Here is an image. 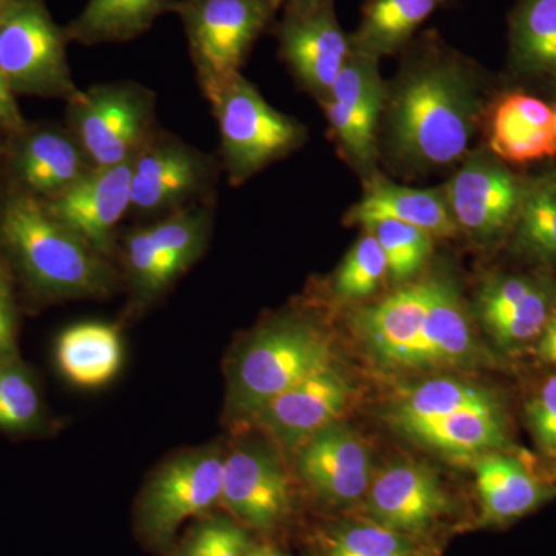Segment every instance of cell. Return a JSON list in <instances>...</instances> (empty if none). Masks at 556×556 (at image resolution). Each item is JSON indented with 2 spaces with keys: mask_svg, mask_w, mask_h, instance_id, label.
Instances as JSON below:
<instances>
[{
  "mask_svg": "<svg viewBox=\"0 0 556 556\" xmlns=\"http://www.w3.org/2000/svg\"><path fill=\"white\" fill-rule=\"evenodd\" d=\"M415 552L413 541L378 522L345 527L332 536L329 556H404Z\"/></svg>",
  "mask_w": 556,
  "mask_h": 556,
  "instance_id": "8d00e7d4",
  "label": "cell"
},
{
  "mask_svg": "<svg viewBox=\"0 0 556 556\" xmlns=\"http://www.w3.org/2000/svg\"><path fill=\"white\" fill-rule=\"evenodd\" d=\"M433 278L430 309L412 369L466 367L477 361L478 345L455 285Z\"/></svg>",
  "mask_w": 556,
  "mask_h": 556,
  "instance_id": "603a6c76",
  "label": "cell"
},
{
  "mask_svg": "<svg viewBox=\"0 0 556 556\" xmlns=\"http://www.w3.org/2000/svg\"><path fill=\"white\" fill-rule=\"evenodd\" d=\"M404 556H420V555L416 554V552H412V554H407V555H404Z\"/></svg>",
  "mask_w": 556,
  "mask_h": 556,
  "instance_id": "ee69618b",
  "label": "cell"
},
{
  "mask_svg": "<svg viewBox=\"0 0 556 556\" xmlns=\"http://www.w3.org/2000/svg\"><path fill=\"white\" fill-rule=\"evenodd\" d=\"M348 399L350 387L331 365L278 394L249 420L285 447H302L318 431L334 424Z\"/></svg>",
  "mask_w": 556,
  "mask_h": 556,
  "instance_id": "9a60e30c",
  "label": "cell"
},
{
  "mask_svg": "<svg viewBox=\"0 0 556 556\" xmlns=\"http://www.w3.org/2000/svg\"><path fill=\"white\" fill-rule=\"evenodd\" d=\"M283 0H177L190 56L204 94L240 73L249 50Z\"/></svg>",
  "mask_w": 556,
  "mask_h": 556,
  "instance_id": "8992f818",
  "label": "cell"
},
{
  "mask_svg": "<svg viewBox=\"0 0 556 556\" xmlns=\"http://www.w3.org/2000/svg\"><path fill=\"white\" fill-rule=\"evenodd\" d=\"M378 240L387 258L388 274L394 281L409 280L420 273L433 249V237L405 223L376 222L365 226Z\"/></svg>",
  "mask_w": 556,
  "mask_h": 556,
  "instance_id": "1f68e13d",
  "label": "cell"
},
{
  "mask_svg": "<svg viewBox=\"0 0 556 556\" xmlns=\"http://www.w3.org/2000/svg\"><path fill=\"white\" fill-rule=\"evenodd\" d=\"M327 336L309 321L281 317L260 328L229 368L228 408L251 419L263 405L299 382L331 367Z\"/></svg>",
  "mask_w": 556,
  "mask_h": 556,
  "instance_id": "3957f363",
  "label": "cell"
},
{
  "mask_svg": "<svg viewBox=\"0 0 556 556\" xmlns=\"http://www.w3.org/2000/svg\"><path fill=\"white\" fill-rule=\"evenodd\" d=\"M0 236L28 281L47 298L101 299L116 287L109 258L51 217L31 193L7 201Z\"/></svg>",
  "mask_w": 556,
  "mask_h": 556,
  "instance_id": "7a4b0ae2",
  "label": "cell"
},
{
  "mask_svg": "<svg viewBox=\"0 0 556 556\" xmlns=\"http://www.w3.org/2000/svg\"><path fill=\"white\" fill-rule=\"evenodd\" d=\"M16 351V320L13 295L5 274L0 270V362L14 357Z\"/></svg>",
  "mask_w": 556,
  "mask_h": 556,
  "instance_id": "f35d334b",
  "label": "cell"
},
{
  "mask_svg": "<svg viewBox=\"0 0 556 556\" xmlns=\"http://www.w3.org/2000/svg\"><path fill=\"white\" fill-rule=\"evenodd\" d=\"M350 219L364 226L391 219L426 230L431 237H453L459 230L444 189L402 188L383 178L369 182Z\"/></svg>",
  "mask_w": 556,
  "mask_h": 556,
  "instance_id": "7402d4cb",
  "label": "cell"
},
{
  "mask_svg": "<svg viewBox=\"0 0 556 556\" xmlns=\"http://www.w3.org/2000/svg\"><path fill=\"white\" fill-rule=\"evenodd\" d=\"M478 79L470 62L438 40L417 47L388 102V141L413 169H434L466 155L477 130Z\"/></svg>",
  "mask_w": 556,
  "mask_h": 556,
  "instance_id": "6da1fadb",
  "label": "cell"
},
{
  "mask_svg": "<svg viewBox=\"0 0 556 556\" xmlns=\"http://www.w3.org/2000/svg\"><path fill=\"white\" fill-rule=\"evenodd\" d=\"M555 112V137H556V109L554 110Z\"/></svg>",
  "mask_w": 556,
  "mask_h": 556,
  "instance_id": "f6af8a7d",
  "label": "cell"
},
{
  "mask_svg": "<svg viewBox=\"0 0 556 556\" xmlns=\"http://www.w3.org/2000/svg\"><path fill=\"white\" fill-rule=\"evenodd\" d=\"M511 249L541 266H556V170L525 179Z\"/></svg>",
  "mask_w": 556,
  "mask_h": 556,
  "instance_id": "83f0119b",
  "label": "cell"
},
{
  "mask_svg": "<svg viewBox=\"0 0 556 556\" xmlns=\"http://www.w3.org/2000/svg\"><path fill=\"white\" fill-rule=\"evenodd\" d=\"M14 164L31 195L47 200L60 195L94 167L72 131L53 129L28 135Z\"/></svg>",
  "mask_w": 556,
  "mask_h": 556,
  "instance_id": "cb8c5ba5",
  "label": "cell"
},
{
  "mask_svg": "<svg viewBox=\"0 0 556 556\" xmlns=\"http://www.w3.org/2000/svg\"><path fill=\"white\" fill-rule=\"evenodd\" d=\"M131 161L93 167L60 195L42 201L51 217L105 258L115 249L121 219L130 212Z\"/></svg>",
  "mask_w": 556,
  "mask_h": 556,
  "instance_id": "8fae6325",
  "label": "cell"
},
{
  "mask_svg": "<svg viewBox=\"0 0 556 556\" xmlns=\"http://www.w3.org/2000/svg\"><path fill=\"white\" fill-rule=\"evenodd\" d=\"M283 9L309 10L316 9V7L325 5V3H331L332 0H283Z\"/></svg>",
  "mask_w": 556,
  "mask_h": 556,
  "instance_id": "b9f144b4",
  "label": "cell"
},
{
  "mask_svg": "<svg viewBox=\"0 0 556 556\" xmlns=\"http://www.w3.org/2000/svg\"><path fill=\"white\" fill-rule=\"evenodd\" d=\"M247 556H281L278 552L273 551V548L268 547H251V551L248 552Z\"/></svg>",
  "mask_w": 556,
  "mask_h": 556,
  "instance_id": "7bdbcfd3",
  "label": "cell"
},
{
  "mask_svg": "<svg viewBox=\"0 0 556 556\" xmlns=\"http://www.w3.org/2000/svg\"><path fill=\"white\" fill-rule=\"evenodd\" d=\"M501 399L489 388L457 379H431L420 383L394 402L390 422L407 419H430L467 412V409H501Z\"/></svg>",
  "mask_w": 556,
  "mask_h": 556,
  "instance_id": "f546056e",
  "label": "cell"
},
{
  "mask_svg": "<svg viewBox=\"0 0 556 556\" xmlns=\"http://www.w3.org/2000/svg\"><path fill=\"white\" fill-rule=\"evenodd\" d=\"M68 130L94 167L134 160L155 131V94L135 83L100 84L68 101Z\"/></svg>",
  "mask_w": 556,
  "mask_h": 556,
  "instance_id": "52a82bcc",
  "label": "cell"
},
{
  "mask_svg": "<svg viewBox=\"0 0 556 556\" xmlns=\"http://www.w3.org/2000/svg\"><path fill=\"white\" fill-rule=\"evenodd\" d=\"M219 131V153L230 185L239 186L299 148L306 131L299 121L270 108L241 73L204 94Z\"/></svg>",
  "mask_w": 556,
  "mask_h": 556,
  "instance_id": "277c9868",
  "label": "cell"
},
{
  "mask_svg": "<svg viewBox=\"0 0 556 556\" xmlns=\"http://www.w3.org/2000/svg\"><path fill=\"white\" fill-rule=\"evenodd\" d=\"M225 455L199 448L167 460L149 479L137 507L139 533L150 546L169 547L179 526L222 504Z\"/></svg>",
  "mask_w": 556,
  "mask_h": 556,
  "instance_id": "ba28073f",
  "label": "cell"
},
{
  "mask_svg": "<svg viewBox=\"0 0 556 556\" xmlns=\"http://www.w3.org/2000/svg\"><path fill=\"white\" fill-rule=\"evenodd\" d=\"M327 98L338 102L365 141L376 146V127L386 101L379 60L353 49Z\"/></svg>",
  "mask_w": 556,
  "mask_h": 556,
  "instance_id": "4dcf8cb0",
  "label": "cell"
},
{
  "mask_svg": "<svg viewBox=\"0 0 556 556\" xmlns=\"http://www.w3.org/2000/svg\"><path fill=\"white\" fill-rule=\"evenodd\" d=\"M222 506L255 530L280 525L291 508V492L277 456L251 444L226 455Z\"/></svg>",
  "mask_w": 556,
  "mask_h": 556,
  "instance_id": "5bb4252c",
  "label": "cell"
},
{
  "mask_svg": "<svg viewBox=\"0 0 556 556\" xmlns=\"http://www.w3.org/2000/svg\"><path fill=\"white\" fill-rule=\"evenodd\" d=\"M56 364L73 386L87 390L108 386L124 364L119 329L102 321L73 325L58 339Z\"/></svg>",
  "mask_w": 556,
  "mask_h": 556,
  "instance_id": "d4e9b609",
  "label": "cell"
},
{
  "mask_svg": "<svg viewBox=\"0 0 556 556\" xmlns=\"http://www.w3.org/2000/svg\"><path fill=\"white\" fill-rule=\"evenodd\" d=\"M211 156L175 135L155 130L131 161L130 212L166 215L208 201Z\"/></svg>",
  "mask_w": 556,
  "mask_h": 556,
  "instance_id": "9c48e42d",
  "label": "cell"
},
{
  "mask_svg": "<svg viewBox=\"0 0 556 556\" xmlns=\"http://www.w3.org/2000/svg\"><path fill=\"white\" fill-rule=\"evenodd\" d=\"M433 278L397 289L353 318L358 338L383 368L412 369L430 309Z\"/></svg>",
  "mask_w": 556,
  "mask_h": 556,
  "instance_id": "2e32d148",
  "label": "cell"
},
{
  "mask_svg": "<svg viewBox=\"0 0 556 556\" xmlns=\"http://www.w3.org/2000/svg\"><path fill=\"white\" fill-rule=\"evenodd\" d=\"M556 303V280L548 274H501L479 289L477 314L504 351L535 345Z\"/></svg>",
  "mask_w": 556,
  "mask_h": 556,
  "instance_id": "7c38bea8",
  "label": "cell"
},
{
  "mask_svg": "<svg viewBox=\"0 0 556 556\" xmlns=\"http://www.w3.org/2000/svg\"><path fill=\"white\" fill-rule=\"evenodd\" d=\"M67 40L42 0L0 3V70L14 93L73 100L80 89L70 70Z\"/></svg>",
  "mask_w": 556,
  "mask_h": 556,
  "instance_id": "5b68a950",
  "label": "cell"
},
{
  "mask_svg": "<svg viewBox=\"0 0 556 556\" xmlns=\"http://www.w3.org/2000/svg\"><path fill=\"white\" fill-rule=\"evenodd\" d=\"M388 274L387 258L369 230L351 248L336 273L334 292L342 300H362L378 291Z\"/></svg>",
  "mask_w": 556,
  "mask_h": 556,
  "instance_id": "e575fe53",
  "label": "cell"
},
{
  "mask_svg": "<svg viewBox=\"0 0 556 556\" xmlns=\"http://www.w3.org/2000/svg\"><path fill=\"white\" fill-rule=\"evenodd\" d=\"M489 148L507 163L552 159L556 155L554 109L525 91L504 94L490 112Z\"/></svg>",
  "mask_w": 556,
  "mask_h": 556,
  "instance_id": "ffe728a7",
  "label": "cell"
},
{
  "mask_svg": "<svg viewBox=\"0 0 556 556\" xmlns=\"http://www.w3.org/2000/svg\"><path fill=\"white\" fill-rule=\"evenodd\" d=\"M444 0H368L351 36L353 49L380 60L404 49Z\"/></svg>",
  "mask_w": 556,
  "mask_h": 556,
  "instance_id": "4316f807",
  "label": "cell"
},
{
  "mask_svg": "<svg viewBox=\"0 0 556 556\" xmlns=\"http://www.w3.org/2000/svg\"><path fill=\"white\" fill-rule=\"evenodd\" d=\"M441 482L426 466L397 463L380 471L367 492L372 521L394 532L419 533L447 510Z\"/></svg>",
  "mask_w": 556,
  "mask_h": 556,
  "instance_id": "e0dca14e",
  "label": "cell"
},
{
  "mask_svg": "<svg viewBox=\"0 0 556 556\" xmlns=\"http://www.w3.org/2000/svg\"><path fill=\"white\" fill-rule=\"evenodd\" d=\"M0 3H2V0H0Z\"/></svg>",
  "mask_w": 556,
  "mask_h": 556,
  "instance_id": "bcb514c9",
  "label": "cell"
},
{
  "mask_svg": "<svg viewBox=\"0 0 556 556\" xmlns=\"http://www.w3.org/2000/svg\"><path fill=\"white\" fill-rule=\"evenodd\" d=\"M533 346L541 364L556 368V303L547 318L546 327Z\"/></svg>",
  "mask_w": 556,
  "mask_h": 556,
  "instance_id": "60d3db41",
  "label": "cell"
},
{
  "mask_svg": "<svg viewBox=\"0 0 556 556\" xmlns=\"http://www.w3.org/2000/svg\"><path fill=\"white\" fill-rule=\"evenodd\" d=\"M525 179L495 155L477 153L463 164L444 188L457 229L479 243H495L514 229Z\"/></svg>",
  "mask_w": 556,
  "mask_h": 556,
  "instance_id": "30bf717a",
  "label": "cell"
},
{
  "mask_svg": "<svg viewBox=\"0 0 556 556\" xmlns=\"http://www.w3.org/2000/svg\"><path fill=\"white\" fill-rule=\"evenodd\" d=\"M515 67L529 75H556V0H521L510 21Z\"/></svg>",
  "mask_w": 556,
  "mask_h": 556,
  "instance_id": "f1b7e54d",
  "label": "cell"
},
{
  "mask_svg": "<svg viewBox=\"0 0 556 556\" xmlns=\"http://www.w3.org/2000/svg\"><path fill=\"white\" fill-rule=\"evenodd\" d=\"M475 477L482 519L489 525H508L554 500L556 486L533 473L507 450L475 457Z\"/></svg>",
  "mask_w": 556,
  "mask_h": 556,
  "instance_id": "d6986e66",
  "label": "cell"
},
{
  "mask_svg": "<svg viewBox=\"0 0 556 556\" xmlns=\"http://www.w3.org/2000/svg\"><path fill=\"white\" fill-rule=\"evenodd\" d=\"M24 129L25 121L22 118L16 100H14V91L11 90L9 80L0 70V130L22 134Z\"/></svg>",
  "mask_w": 556,
  "mask_h": 556,
  "instance_id": "ab89813d",
  "label": "cell"
},
{
  "mask_svg": "<svg viewBox=\"0 0 556 556\" xmlns=\"http://www.w3.org/2000/svg\"><path fill=\"white\" fill-rule=\"evenodd\" d=\"M299 470L318 495L331 503H353L367 495L371 484L367 447L356 434L336 422L300 447Z\"/></svg>",
  "mask_w": 556,
  "mask_h": 556,
  "instance_id": "ac0fdd59",
  "label": "cell"
},
{
  "mask_svg": "<svg viewBox=\"0 0 556 556\" xmlns=\"http://www.w3.org/2000/svg\"><path fill=\"white\" fill-rule=\"evenodd\" d=\"M163 258L148 226L131 229L124 237V268L137 302H153L170 288L164 277Z\"/></svg>",
  "mask_w": 556,
  "mask_h": 556,
  "instance_id": "836d02e7",
  "label": "cell"
},
{
  "mask_svg": "<svg viewBox=\"0 0 556 556\" xmlns=\"http://www.w3.org/2000/svg\"><path fill=\"white\" fill-rule=\"evenodd\" d=\"M526 420L538 448L556 457V372L547 376L527 402Z\"/></svg>",
  "mask_w": 556,
  "mask_h": 556,
  "instance_id": "74e56055",
  "label": "cell"
},
{
  "mask_svg": "<svg viewBox=\"0 0 556 556\" xmlns=\"http://www.w3.org/2000/svg\"><path fill=\"white\" fill-rule=\"evenodd\" d=\"M393 426L417 444L444 455L477 457L507 450L510 445L504 408L467 409L430 419L397 420Z\"/></svg>",
  "mask_w": 556,
  "mask_h": 556,
  "instance_id": "44dd1931",
  "label": "cell"
},
{
  "mask_svg": "<svg viewBox=\"0 0 556 556\" xmlns=\"http://www.w3.org/2000/svg\"><path fill=\"white\" fill-rule=\"evenodd\" d=\"M175 5L177 0H89L65 35L83 46L126 42L148 31Z\"/></svg>",
  "mask_w": 556,
  "mask_h": 556,
  "instance_id": "484cf974",
  "label": "cell"
},
{
  "mask_svg": "<svg viewBox=\"0 0 556 556\" xmlns=\"http://www.w3.org/2000/svg\"><path fill=\"white\" fill-rule=\"evenodd\" d=\"M277 36L281 58L295 78L325 100L353 53L351 36L340 27L332 2L309 10L285 9Z\"/></svg>",
  "mask_w": 556,
  "mask_h": 556,
  "instance_id": "4fadbf2b",
  "label": "cell"
},
{
  "mask_svg": "<svg viewBox=\"0 0 556 556\" xmlns=\"http://www.w3.org/2000/svg\"><path fill=\"white\" fill-rule=\"evenodd\" d=\"M251 547L243 527L229 518L208 517L190 530L172 556H247Z\"/></svg>",
  "mask_w": 556,
  "mask_h": 556,
  "instance_id": "d590c367",
  "label": "cell"
},
{
  "mask_svg": "<svg viewBox=\"0 0 556 556\" xmlns=\"http://www.w3.org/2000/svg\"><path fill=\"white\" fill-rule=\"evenodd\" d=\"M42 417L38 387L28 369L11 357L0 362V428L33 430Z\"/></svg>",
  "mask_w": 556,
  "mask_h": 556,
  "instance_id": "d6a6232c",
  "label": "cell"
}]
</instances>
